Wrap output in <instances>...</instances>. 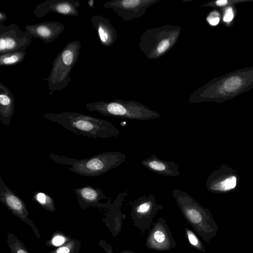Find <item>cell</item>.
Returning a JSON list of instances; mask_svg holds the SVG:
<instances>
[{
  "label": "cell",
  "mask_w": 253,
  "mask_h": 253,
  "mask_svg": "<svg viewBox=\"0 0 253 253\" xmlns=\"http://www.w3.org/2000/svg\"><path fill=\"white\" fill-rule=\"evenodd\" d=\"M253 87V68L229 73L214 79L193 92L189 103L206 101L221 103L239 95Z\"/></svg>",
  "instance_id": "1"
},
{
  "label": "cell",
  "mask_w": 253,
  "mask_h": 253,
  "mask_svg": "<svg viewBox=\"0 0 253 253\" xmlns=\"http://www.w3.org/2000/svg\"><path fill=\"white\" fill-rule=\"evenodd\" d=\"M43 117L77 134L93 138L116 137L120 130L110 122L84 114L64 112L45 113Z\"/></svg>",
  "instance_id": "2"
},
{
  "label": "cell",
  "mask_w": 253,
  "mask_h": 253,
  "mask_svg": "<svg viewBox=\"0 0 253 253\" xmlns=\"http://www.w3.org/2000/svg\"><path fill=\"white\" fill-rule=\"evenodd\" d=\"M172 195L187 221L204 241L209 242L219 230L210 211L181 189L173 190Z\"/></svg>",
  "instance_id": "3"
},
{
  "label": "cell",
  "mask_w": 253,
  "mask_h": 253,
  "mask_svg": "<svg viewBox=\"0 0 253 253\" xmlns=\"http://www.w3.org/2000/svg\"><path fill=\"white\" fill-rule=\"evenodd\" d=\"M49 157L60 164L71 166L69 170L80 175L97 176L114 169L125 161L126 156L117 151L105 152L89 158L75 159L53 153Z\"/></svg>",
  "instance_id": "4"
},
{
  "label": "cell",
  "mask_w": 253,
  "mask_h": 253,
  "mask_svg": "<svg viewBox=\"0 0 253 253\" xmlns=\"http://www.w3.org/2000/svg\"><path fill=\"white\" fill-rule=\"evenodd\" d=\"M86 108L103 115L133 120L146 121L160 118L161 115L147 106L134 100L115 99L110 101L87 103Z\"/></svg>",
  "instance_id": "5"
},
{
  "label": "cell",
  "mask_w": 253,
  "mask_h": 253,
  "mask_svg": "<svg viewBox=\"0 0 253 253\" xmlns=\"http://www.w3.org/2000/svg\"><path fill=\"white\" fill-rule=\"evenodd\" d=\"M181 30V27L171 25L147 29L140 36L139 49L149 59L160 58L175 44Z\"/></svg>",
  "instance_id": "6"
},
{
  "label": "cell",
  "mask_w": 253,
  "mask_h": 253,
  "mask_svg": "<svg viewBox=\"0 0 253 253\" xmlns=\"http://www.w3.org/2000/svg\"><path fill=\"white\" fill-rule=\"evenodd\" d=\"M81 48V42H68L54 58L50 72L44 79L48 83L49 94L65 89L71 81V70L76 63Z\"/></svg>",
  "instance_id": "7"
},
{
  "label": "cell",
  "mask_w": 253,
  "mask_h": 253,
  "mask_svg": "<svg viewBox=\"0 0 253 253\" xmlns=\"http://www.w3.org/2000/svg\"><path fill=\"white\" fill-rule=\"evenodd\" d=\"M32 38L29 33L20 30L15 23L7 26L0 23V54L25 51L32 43Z\"/></svg>",
  "instance_id": "8"
},
{
  "label": "cell",
  "mask_w": 253,
  "mask_h": 253,
  "mask_svg": "<svg viewBox=\"0 0 253 253\" xmlns=\"http://www.w3.org/2000/svg\"><path fill=\"white\" fill-rule=\"evenodd\" d=\"M131 205V217L133 223L143 231L150 227L155 216L163 209L161 204L157 203L153 194L139 197Z\"/></svg>",
  "instance_id": "9"
},
{
  "label": "cell",
  "mask_w": 253,
  "mask_h": 253,
  "mask_svg": "<svg viewBox=\"0 0 253 253\" xmlns=\"http://www.w3.org/2000/svg\"><path fill=\"white\" fill-rule=\"evenodd\" d=\"M239 176L233 168L222 164L214 170L207 178V190L216 194H225L234 191L238 187Z\"/></svg>",
  "instance_id": "10"
},
{
  "label": "cell",
  "mask_w": 253,
  "mask_h": 253,
  "mask_svg": "<svg viewBox=\"0 0 253 253\" xmlns=\"http://www.w3.org/2000/svg\"><path fill=\"white\" fill-rule=\"evenodd\" d=\"M161 0H111L103 5L112 9L125 21H130L143 16L146 10Z\"/></svg>",
  "instance_id": "11"
},
{
  "label": "cell",
  "mask_w": 253,
  "mask_h": 253,
  "mask_svg": "<svg viewBox=\"0 0 253 253\" xmlns=\"http://www.w3.org/2000/svg\"><path fill=\"white\" fill-rule=\"evenodd\" d=\"M176 241L164 219L160 218L153 224L146 240L149 249L164 251L176 247Z\"/></svg>",
  "instance_id": "12"
},
{
  "label": "cell",
  "mask_w": 253,
  "mask_h": 253,
  "mask_svg": "<svg viewBox=\"0 0 253 253\" xmlns=\"http://www.w3.org/2000/svg\"><path fill=\"white\" fill-rule=\"evenodd\" d=\"M80 2L78 0H46L37 5L33 11L34 15L37 18H42L48 12L73 16L79 15L78 8Z\"/></svg>",
  "instance_id": "13"
},
{
  "label": "cell",
  "mask_w": 253,
  "mask_h": 253,
  "mask_svg": "<svg viewBox=\"0 0 253 253\" xmlns=\"http://www.w3.org/2000/svg\"><path fill=\"white\" fill-rule=\"evenodd\" d=\"M64 25L59 22L47 21L28 25L25 31L33 38H38L45 43H49L58 37L64 31Z\"/></svg>",
  "instance_id": "14"
},
{
  "label": "cell",
  "mask_w": 253,
  "mask_h": 253,
  "mask_svg": "<svg viewBox=\"0 0 253 253\" xmlns=\"http://www.w3.org/2000/svg\"><path fill=\"white\" fill-rule=\"evenodd\" d=\"M90 22L103 46L109 47L115 43L117 32L109 20L102 15H94L91 17Z\"/></svg>",
  "instance_id": "15"
},
{
  "label": "cell",
  "mask_w": 253,
  "mask_h": 253,
  "mask_svg": "<svg viewBox=\"0 0 253 253\" xmlns=\"http://www.w3.org/2000/svg\"><path fill=\"white\" fill-rule=\"evenodd\" d=\"M141 163L147 169L159 175L176 177L180 174L178 165L174 161L159 159L156 155L141 160Z\"/></svg>",
  "instance_id": "16"
},
{
  "label": "cell",
  "mask_w": 253,
  "mask_h": 253,
  "mask_svg": "<svg viewBox=\"0 0 253 253\" xmlns=\"http://www.w3.org/2000/svg\"><path fill=\"white\" fill-rule=\"evenodd\" d=\"M0 201L17 215L23 216L28 213L24 202L6 185L0 175Z\"/></svg>",
  "instance_id": "17"
},
{
  "label": "cell",
  "mask_w": 253,
  "mask_h": 253,
  "mask_svg": "<svg viewBox=\"0 0 253 253\" xmlns=\"http://www.w3.org/2000/svg\"><path fill=\"white\" fill-rule=\"evenodd\" d=\"M15 107V100L9 88L0 82V121L8 126L12 118Z\"/></svg>",
  "instance_id": "18"
},
{
  "label": "cell",
  "mask_w": 253,
  "mask_h": 253,
  "mask_svg": "<svg viewBox=\"0 0 253 253\" xmlns=\"http://www.w3.org/2000/svg\"><path fill=\"white\" fill-rule=\"evenodd\" d=\"M79 202L82 205L95 204L98 203L100 200L106 199L101 189L94 188L91 185H87L75 189Z\"/></svg>",
  "instance_id": "19"
},
{
  "label": "cell",
  "mask_w": 253,
  "mask_h": 253,
  "mask_svg": "<svg viewBox=\"0 0 253 253\" xmlns=\"http://www.w3.org/2000/svg\"><path fill=\"white\" fill-rule=\"evenodd\" d=\"M25 56V51H16L0 54V65L4 67L17 65L24 60Z\"/></svg>",
  "instance_id": "20"
},
{
  "label": "cell",
  "mask_w": 253,
  "mask_h": 253,
  "mask_svg": "<svg viewBox=\"0 0 253 253\" xmlns=\"http://www.w3.org/2000/svg\"><path fill=\"white\" fill-rule=\"evenodd\" d=\"M34 199L44 208L53 211L55 210L53 198L49 195L42 192L33 193Z\"/></svg>",
  "instance_id": "21"
},
{
  "label": "cell",
  "mask_w": 253,
  "mask_h": 253,
  "mask_svg": "<svg viewBox=\"0 0 253 253\" xmlns=\"http://www.w3.org/2000/svg\"><path fill=\"white\" fill-rule=\"evenodd\" d=\"M185 232L190 244L198 251L204 253L206 250L201 241L198 239L196 235L187 228H185Z\"/></svg>",
  "instance_id": "22"
},
{
  "label": "cell",
  "mask_w": 253,
  "mask_h": 253,
  "mask_svg": "<svg viewBox=\"0 0 253 253\" xmlns=\"http://www.w3.org/2000/svg\"><path fill=\"white\" fill-rule=\"evenodd\" d=\"M206 20L211 25L215 26L219 22V14L216 11H211L207 17Z\"/></svg>",
  "instance_id": "23"
},
{
  "label": "cell",
  "mask_w": 253,
  "mask_h": 253,
  "mask_svg": "<svg viewBox=\"0 0 253 253\" xmlns=\"http://www.w3.org/2000/svg\"><path fill=\"white\" fill-rule=\"evenodd\" d=\"M234 17L233 9L231 7H228L226 8L223 16V20L225 22L231 21Z\"/></svg>",
  "instance_id": "24"
},
{
  "label": "cell",
  "mask_w": 253,
  "mask_h": 253,
  "mask_svg": "<svg viewBox=\"0 0 253 253\" xmlns=\"http://www.w3.org/2000/svg\"><path fill=\"white\" fill-rule=\"evenodd\" d=\"M64 238L61 236H57L55 237L52 240L53 244L55 246L61 245L64 243Z\"/></svg>",
  "instance_id": "25"
},
{
  "label": "cell",
  "mask_w": 253,
  "mask_h": 253,
  "mask_svg": "<svg viewBox=\"0 0 253 253\" xmlns=\"http://www.w3.org/2000/svg\"><path fill=\"white\" fill-rule=\"evenodd\" d=\"M7 19V17L6 14L2 11H0V23H2L3 22L6 21Z\"/></svg>",
  "instance_id": "26"
},
{
  "label": "cell",
  "mask_w": 253,
  "mask_h": 253,
  "mask_svg": "<svg viewBox=\"0 0 253 253\" xmlns=\"http://www.w3.org/2000/svg\"><path fill=\"white\" fill-rule=\"evenodd\" d=\"M57 253H69V250L68 248L66 247H62L59 248L57 251Z\"/></svg>",
  "instance_id": "27"
},
{
  "label": "cell",
  "mask_w": 253,
  "mask_h": 253,
  "mask_svg": "<svg viewBox=\"0 0 253 253\" xmlns=\"http://www.w3.org/2000/svg\"><path fill=\"white\" fill-rule=\"evenodd\" d=\"M94 0H88L87 1V4L89 7L94 8Z\"/></svg>",
  "instance_id": "28"
},
{
  "label": "cell",
  "mask_w": 253,
  "mask_h": 253,
  "mask_svg": "<svg viewBox=\"0 0 253 253\" xmlns=\"http://www.w3.org/2000/svg\"><path fill=\"white\" fill-rule=\"evenodd\" d=\"M16 253H28L24 249L21 248L16 250Z\"/></svg>",
  "instance_id": "29"
},
{
  "label": "cell",
  "mask_w": 253,
  "mask_h": 253,
  "mask_svg": "<svg viewBox=\"0 0 253 253\" xmlns=\"http://www.w3.org/2000/svg\"><path fill=\"white\" fill-rule=\"evenodd\" d=\"M121 253H135L132 251H129L128 250L123 251Z\"/></svg>",
  "instance_id": "30"
},
{
  "label": "cell",
  "mask_w": 253,
  "mask_h": 253,
  "mask_svg": "<svg viewBox=\"0 0 253 253\" xmlns=\"http://www.w3.org/2000/svg\"></svg>",
  "instance_id": "31"
}]
</instances>
